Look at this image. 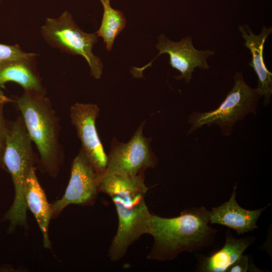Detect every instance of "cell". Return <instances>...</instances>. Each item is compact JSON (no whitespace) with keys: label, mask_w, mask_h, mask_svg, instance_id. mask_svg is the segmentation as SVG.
<instances>
[{"label":"cell","mask_w":272,"mask_h":272,"mask_svg":"<svg viewBox=\"0 0 272 272\" xmlns=\"http://www.w3.org/2000/svg\"><path fill=\"white\" fill-rule=\"evenodd\" d=\"M4 163L6 171L11 176L15 190L13 203L4 218L10 223L9 229L14 231L18 226H27L25 184L31 169L35 166L32 142L21 115L9 123Z\"/></svg>","instance_id":"277c9868"},{"label":"cell","mask_w":272,"mask_h":272,"mask_svg":"<svg viewBox=\"0 0 272 272\" xmlns=\"http://www.w3.org/2000/svg\"><path fill=\"white\" fill-rule=\"evenodd\" d=\"M233 79L232 89L217 108L204 112L193 111L189 115V134L205 125H216L224 136L229 137L237 122L244 120L250 113L255 115L261 95L256 88L247 85L241 72H236Z\"/></svg>","instance_id":"5b68a950"},{"label":"cell","mask_w":272,"mask_h":272,"mask_svg":"<svg viewBox=\"0 0 272 272\" xmlns=\"http://www.w3.org/2000/svg\"><path fill=\"white\" fill-rule=\"evenodd\" d=\"M37 54L23 51L18 45L0 43V64L6 62L35 58Z\"/></svg>","instance_id":"e0dca14e"},{"label":"cell","mask_w":272,"mask_h":272,"mask_svg":"<svg viewBox=\"0 0 272 272\" xmlns=\"http://www.w3.org/2000/svg\"><path fill=\"white\" fill-rule=\"evenodd\" d=\"M156 48L159 52L155 58L160 54H168L169 55V64L181 73L180 75L175 77L176 79L184 80L186 83L190 82L195 68L199 67L203 70L210 68L207 59L215 53L212 50L196 49L193 45L190 36L183 38L180 41L174 42L162 34L158 37ZM155 58L145 66L142 68L133 67V69L139 72H142L146 67L150 66Z\"/></svg>","instance_id":"30bf717a"},{"label":"cell","mask_w":272,"mask_h":272,"mask_svg":"<svg viewBox=\"0 0 272 272\" xmlns=\"http://www.w3.org/2000/svg\"><path fill=\"white\" fill-rule=\"evenodd\" d=\"M103 14L100 27L96 34L103 39L108 51L111 50L116 36L126 25V19L122 12L113 9L110 3L102 4Z\"/></svg>","instance_id":"2e32d148"},{"label":"cell","mask_w":272,"mask_h":272,"mask_svg":"<svg viewBox=\"0 0 272 272\" xmlns=\"http://www.w3.org/2000/svg\"><path fill=\"white\" fill-rule=\"evenodd\" d=\"M70 118L82 143L83 150L96 171L106 169L107 156L99 137L96 121L100 113L96 104L77 102L70 108Z\"/></svg>","instance_id":"9c48e42d"},{"label":"cell","mask_w":272,"mask_h":272,"mask_svg":"<svg viewBox=\"0 0 272 272\" xmlns=\"http://www.w3.org/2000/svg\"><path fill=\"white\" fill-rule=\"evenodd\" d=\"M35 58L15 60L0 64V87L9 82L20 85L24 91L45 93L33 61Z\"/></svg>","instance_id":"9a60e30c"},{"label":"cell","mask_w":272,"mask_h":272,"mask_svg":"<svg viewBox=\"0 0 272 272\" xmlns=\"http://www.w3.org/2000/svg\"><path fill=\"white\" fill-rule=\"evenodd\" d=\"M102 4L107 3H110V0H100Z\"/></svg>","instance_id":"44dd1931"},{"label":"cell","mask_w":272,"mask_h":272,"mask_svg":"<svg viewBox=\"0 0 272 272\" xmlns=\"http://www.w3.org/2000/svg\"><path fill=\"white\" fill-rule=\"evenodd\" d=\"M29 135L39 155L41 170L57 176L63 161L58 118L45 93L24 91L14 100Z\"/></svg>","instance_id":"3957f363"},{"label":"cell","mask_w":272,"mask_h":272,"mask_svg":"<svg viewBox=\"0 0 272 272\" xmlns=\"http://www.w3.org/2000/svg\"><path fill=\"white\" fill-rule=\"evenodd\" d=\"M99 174L81 149L72 163L71 177L63 195L51 204L52 218L58 217L69 205L93 206L99 192Z\"/></svg>","instance_id":"ba28073f"},{"label":"cell","mask_w":272,"mask_h":272,"mask_svg":"<svg viewBox=\"0 0 272 272\" xmlns=\"http://www.w3.org/2000/svg\"><path fill=\"white\" fill-rule=\"evenodd\" d=\"M236 187L235 184L227 201L210 211V223L226 226L240 235L258 229L256 223L266 207L254 210L243 208L236 200Z\"/></svg>","instance_id":"7c38bea8"},{"label":"cell","mask_w":272,"mask_h":272,"mask_svg":"<svg viewBox=\"0 0 272 272\" xmlns=\"http://www.w3.org/2000/svg\"><path fill=\"white\" fill-rule=\"evenodd\" d=\"M210 223V211L203 206L185 209L172 218L151 214L146 234L153 237L154 243L147 258L170 260L183 252L201 250L211 246L218 231Z\"/></svg>","instance_id":"7a4b0ae2"},{"label":"cell","mask_w":272,"mask_h":272,"mask_svg":"<svg viewBox=\"0 0 272 272\" xmlns=\"http://www.w3.org/2000/svg\"><path fill=\"white\" fill-rule=\"evenodd\" d=\"M238 29L245 40L244 46L251 54V60L249 65L256 73L258 84L257 90L264 97L263 104L267 106L272 96V73L267 69L263 59V48L265 42L272 33V27L263 26L259 34H255L246 24L239 25Z\"/></svg>","instance_id":"8fae6325"},{"label":"cell","mask_w":272,"mask_h":272,"mask_svg":"<svg viewBox=\"0 0 272 272\" xmlns=\"http://www.w3.org/2000/svg\"><path fill=\"white\" fill-rule=\"evenodd\" d=\"M99 191L109 195L114 203L118 219L117 232L112 240L108 257L113 261L121 259L128 247L146 234L151 213L145 200L149 188L144 174L135 176L106 171L99 174Z\"/></svg>","instance_id":"6da1fadb"},{"label":"cell","mask_w":272,"mask_h":272,"mask_svg":"<svg viewBox=\"0 0 272 272\" xmlns=\"http://www.w3.org/2000/svg\"><path fill=\"white\" fill-rule=\"evenodd\" d=\"M144 124V122L141 123L128 142L113 141L105 171L135 176L144 174L148 168L155 167L158 159L151 148V139L143 135Z\"/></svg>","instance_id":"52a82bcc"},{"label":"cell","mask_w":272,"mask_h":272,"mask_svg":"<svg viewBox=\"0 0 272 272\" xmlns=\"http://www.w3.org/2000/svg\"><path fill=\"white\" fill-rule=\"evenodd\" d=\"M14 100L7 97L0 87V116L3 115L4 106L10 102H13Z\"/></svg>","instance_id":"ffe728a7"},{"label":"cell","mask_w":272,"mask_h":272,"mask_svg":"<svg viewBox=\"0 0 272 272\" xmlns=\"http://www.w3.org/2000/svg\"><path fill=\"white\" fill-rule=\"evenodd\" d=\"M42 36L51 47L61 52L83 56L90 68L94 78H101L103 63L92 52L94 45L98 42L95 33L84 32L73 19L72 14L65 11L58 18H47L41 28Z\"/></svg>","instance_id":"8992f818"},{"label":"cell","mask_w":272,"mask_h":272,"mask_svg":"<svg viewBox=\"0 0 272 272\" xmlns=\"http://www.w3.org/2000/svg\"><path fill=\"white\" fill-rule=\"evenodd\" d=\"M254 237L235 238L229 231L225 234V242L219 249L209 256L198 257L196 266L197 271L227 272L229 267L254 242Z\"/></svg>","instance_id":"4fadbf2b"},{"label":"cell","mask_w":272,"mask_h":272,"mask_svg":"<svg viewBox=\"0 0 272 272\" xmlns=\"http://www.w3.org/2000/svg\"><path fill=\"white\" fill-rule=\"evenodd\" d=\"M9 123L4 115L0 116V169L6 171L4 163V153L9 128Z\"/></svg>","instance_id":"ac0fdd59"},{"label":"cell","mask_w":272,"mask_h":272,"mask_svg":"<svg viewBox=\"0 0 272 272\" xmlns=\"http://www.w3.org/2000/svg\"><path fill=\"white\" fill-rule=\"evenodd\" d=\"M253 270L254 266L250 263V258L247 255H242L228 269L227 272H247Z\"/></svg>","instance_id":"d6986e66"},{"label":"cell","mask_w":272,"mask_h":272,"mask_svg":"<svg viewBox=\"0 0 272 272\" xmlns=\"http://www.w3.org/2000/svg\"><path fill=\"white\" fill-rule=\"evenodd\" d=\"M2 0H0V5H1V3H2Z\"/></svg>","instance_id":"7402d4cb"},{"label":"cell","mask_w":272,"mask_h":272,"mask_svg":"<svg viewBox=\"0 0 272 272\" xmlns=\"http://www.w3.org/2000/svg\"><path fill=\"white\" fill-rule=\"evenodd\" d=\"M36 167H33L28 174L24 189L26 203L33 213L42 233L43 246L51 247L48 237V226L52 218L51 205L47 201L45 192L37 177Z\"/></svg>","instance_id":"5bb4252c"}]
</instances>
